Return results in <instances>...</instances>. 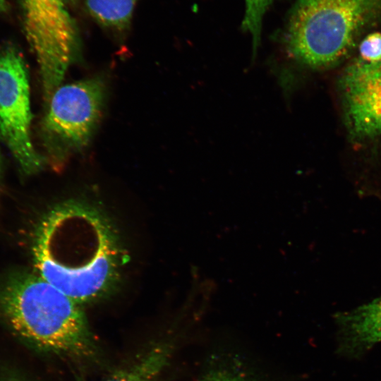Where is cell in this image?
<instances>
[{
    "instance_id": "cell-9",
    "label": "cell",
    "mask_w": 381,
    "mask_h": 381,
    "mask_svg": "<svg viewBox=\"0 0 381 381\" xmlns=\"http://www.w3.org/2000/svg\"><path fill=\"white\" fill-rule=\"evenodd\" d=\"M138 0H85L91 17L101 25L116 30L130 25Z\"/></svg>"
},
{
    "instance_id": "cell-12",
    "label": "cell",
    "mask_w": 381,
    "mask_h": 381,
    "mask_svg": "<svg viewBox=\"0 0 381 381\" xmlns=\"http://www.w3.org/2000/svg\"><path fill=\"white\" fill-rule=\"evenodd\" d=\"M361 59L368 61H381V33L367 35L359 46Z\"/></svg>"
},
{
    "instance_id": "cell-7",
    "label": "cell",
    "mask_w": 381,
    "mask_h": 381,
    "mask_svg": "<svg viewBox=\"0 0 381 381\" xmlns=\"http://www.w3.org/2000/svg\"><path fill=\"white\" fill-rule=\"evenodd\" d=\"M340 88L349 132L359 138L381 135V61L359 59L344 71Z\"/></svg>"
},
{
    "instance_id": "cell-4",
    "label": "cell",
    "mask_w": 381,
    "mask_h": 381,
    "mask_svg": "<svg viewBox=\"0 0 381 381\" xmlns=\"http://www.w3.org/2000/svg\"><path fill=\"white\" fill-rule=\"evenodd\" d=\"M104 96V83L98 76L61 85L54 91L42 125L54 167L62 166L90 143L102 117Z\"/></svg>"
},
{
    "instance_id": "cell-11",
    "label": "cell",
    "mask_w": 381,
    "mask_h": 381,
    "mask_svg": "<svg viewBox=\"0 0 381 381\" xmlns=\"http://www.w3.org/2000/svg\"><path fill=\"white\" fill-rule=\"evenodd\" d=\"M276 0H245V13L242 20V29L252 37L253 54L260 42L264 16Z\"/></svg>"
},
{
    "instance_id": "cell-6",
    "label": "cell",
    "mask_w": 381,
    "mask_h": 381,
    "mask_svg": "<svg viewBox=\"0 0 381 381\" xmlns=\"http://www.w3.org/2000/svg\"><path fill=\"white\" fill-rule=\"evenodd\" d=\"M30 89L27 66L19 49H0V138L26 175L40 171L44 158L32 140Z\"/></svg>"
},
{
    "instance_id": "cell-13",
    "label": "cell",
    "mask_w": 381,
    "mask_h": 381,
    "mask_svg": "<svg viewBox=\"0 0 381 381\" xmlns=\"http://www.w3.org/2000/svg\"><path fill=\"white\" fill-rule=\"evenodd\" d=\"M205 381H242L237 377L234 375L224 373H217L210 375Z\"/></svg>"
},
{
    "instance_id": "cell-1",
    "label": "cell",
    "mask_w": 381,
    "mask_h": 381,
    "mask_svg": "<svg viewBox=\"0 0 381 381\" xmlns=\"http://www.w3.org/2000/svg\"><path fill=\"white\" fill-rule=\"evenodd\" d=\"M38 275L78 303L103 296L124 256L109 220L86 203L54 207L39 224L32 246Z\"/></svg>"
},
{
    "instance_id": "cell-10",
    "label": "cell",
    "mask_w": 381,
    "mask_h": 381,
    "mask_svg": "<svg viewBox=\"0 0 381 381\" xmlns=\"http://www.w3.org/2000/svg\"><path fill=\"white\" fill-rule=\"evenodd\" d=\"M169 349L158 345L133 365L101 381H156L169 358Z\"/></svg>"
},
{
    "instance_id": "cell-2",
    "label": "cell",
    "mask_w": 381,
    "mask_h": 381,
    "mask_svg": "<svg viewBox=\"0 0 381 381\" xmlns=\"http://www.w3.org/2000/svg\"><path fill=\"white\" fill-rule=\"evenodd\" d=\"M78 304L38 274L15 277L0 289V311L18 334L47 351L86 356L93 340Z\"/></svg>"
},
{
    "instance_id": "cell-14",
    "label": "cell",
    "mask_w": 381,
    "mask_h": 381,
    "mask_svg": "<svg viewBox=\"0 0 381 381\" xmlns=\"http://www.w3.org/2000/svg\"><path fill=\"white\" fill-rule=\"evenodd\" d=\"M9 5L6 0H0V12H6L8 10Z\"/></svg>"
},
{
    "instance_id": "cell-15",
    "label": "cell",
    "mask_w": 381,
    "mask_h": 381,
    "mask_svg": "<svg viewBox=\"0 0 381 381\" xmlns=\"http://www.w3.org/2000/svg\"><path fill=\"white\" fill-rule=\"evenodd\" d=\"M69 1H71V3H73V4H75L78 1V0H69Z\"/></svg>"
},
{
    "instance_id": "cell-16",
    "label": "cell",
    "mask_w": 381,
    "mask_h": 381,
    "mask_svg": "<svg viewBox=\"0 0 381 381\" xmlns=\"http://www.w3.org/2000/svg\"><path fill=\"white\" fill-rule=\"evenodd\" d=\"M1 152H0V174H1Z\"/></svg>"
},
{
    "instance_id": "cell-8",
    "label": "cell",
    "mask_w": 381,
    "mask_h": 381,
    "mask_svg": "<svg viewBox=\"0 0 381 381\" xmlns=\"http://www.w3.org/2000/svg\"><path fill=\"white\" fill-rule=\"evenodd\" d=\"M337 353L358 358L381 341V296L354 309L337 313Z\"/></svg>"
},
{
    "instance_id": "cell-3",
    "label": "cell",
    "mask_w": 381,
    "mask_h": 381,
    "mask_svg": "<svg viewBox=\"0 0 381 381\" xmlns=\"http://www.w3.org/2000/svg\"><path fill=\"white\" fill-rule=\"evenodd\" d=\"M381 17V0H296L283 40L289 54L312 68L340 60Z\"/></svg>"
},
{
    "instance_id": "cell-5",
    "label": "cell",
    "mask_w": 381,
    "mask_h": 381,
    "mask_svg": "<svg viewBox=\"0 0 381 381\" xmlns=\"http://www.w3.org/2000/svg\"><path fill=\"white\" fill-rule=\"evenodd\" d=\"M20 4L23 32L37 60L47 103L78 56V26L64 0H20Z\"/></svg>"
}]
</instances>
